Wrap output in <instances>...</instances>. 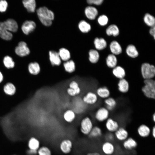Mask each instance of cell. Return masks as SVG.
<instances>
[{"instance_id":"22","label":"cell","mask_w":155,"mask_h":155,"mask_svg":"<svg viewBox=\"0 0 155 155\" xmlns=\"http://www.w3.org/2000/svg\"><path fill=\"white\" fill-rule=\"evenodd\" d=\"M28 149L37 150L40 147V142L37 138L32 137L28 140Z\"/></svg>"},{"instance_id":"38","label":"cell","mask_w":155,"mask_h":155,"mask_svg":"<svg viewBox=\"0 0 155 155\" xmlns=\"http://www.w3.org/2000/svg\"><path fill=\"white\" fill-rule=\"evenodd\" d=\"M78 27L80 31L83 33H87L91 29L90 24L85 20L81 21L79 23Z\"/></svg>"},{"instance_id":"41","label":"cell","mask_w":155,"mask_h":155,"mask_svg":"<svg viewBox=\"0 0 155 155\" xmlns=\"http://www.w3.org/2000/svg\"><path fill=\"white\" fill-rule=\"evenodd\" d=\"M69 88H72L75 91L76 95L79 94L81 92V89L78 82L73 80L69 84Z\"/></svg>"},{"instance_id":"30","label":"cell","mask_w":155,"mask_h":155,"mask_svg":"<svg viewBox=\"0 0 155 155\" xmlns=\"http://www.w3.org/2000/svg\"><path fill=\"white\" fill-rule=\"evenodd\" d=\"M94 44L96 49L98 50H102L105 49L107 46L106 40L102 38H96L94 40Z\"/></svg>"},{"instance_id":"16","label":"cell","mask_w":155,"mask_h":155,"mask_svg":"<svg viewBox=\"0 0 155 155\" xmlns=\"http://www.w3.org/2000/svg\"><path fill=\"white\" fill-rule=\"evenodd\" d=\"M49 60L53 66L60 65L61 62V59L58 53L54 51H51L49 53Z\"/></svg>"},{"instance_id":"40","label":"cell","mask_w":155,"mask_h":155,"mask_svg":"<svg viewBox=\"0 0 155 155\" xmlns=\"http://www.w3.org/2000/svg\"><path fill=\"white\" fill-rule=\"evenodd\" d=\"M37 155H53L50 148L46 146H40L37 150Z\"/></svg>"},{"instance_id":"5","label":"cell","mask_w":155,"mask_h":155,"mask_svg":"<svg viewBox=\"0 0 155 155\" xmlns=\"http://www.w3.org/2000/svg\"><path fill=\"white\" fill-rule=\"evenodd\" d=\"M73 147L72 141L68 138L64 139L60 142L59 148L60 152L65 155L70 154L71 152Z\"/></svg>"},{"instance_id":"32","label":"cell","mask_w":155,"mask_h":155,"mask_svg":"<svg viewBox=\"0 0 155 155\" xmlns=\"http://www.w3.org/2000/svg\"><path fill=\"white\" fill-rule=\"evenodd\" d=\"M4 93L7 95L12 96L15 93L16 88L15 86L12 83L9 82L6 84L3 88Z\"/></svg>"},{"instance_id":"33","label":"cell","mask_w":155,"mask_h":155,"mask_svg":"<svg viewBox=\"0 0 155 155\" xmlns=\"http://www.w3.org/2000/svg\"><path fill=\"white\" fill-rule=\"evenodd\" d=\"M89 60L92 63H96L98 61L100 57L98 51L94 49H91L89 52Z\"/></svg>"},{"instance_id":"36","label":"cell","mask_w":155,"mask_h":155,"mask_svg":"<svg viewBox=\"0 0 155 155\" xmlns=\"http://www.w3.org/2000/svg\"><path fill=\"white\" fill-rule=\"evenodd\" d=\"M58 53L61 60L63 61H67L70 58V53L69 50L66 48H61Z\"/></svg>"},{"instance_id":"44","label":"cell","mask_w":155,"mask_h":155,"mask_svg":"<svg viewBox=\"0 0 155 155\" xmlns=\"http://www.w3.org/2000/svg\"><path fill=\"white\" fill-rule=\"evenodd\" d=\"M105 141L113 142L115 139L114 133L108 132L104 135Z\"/></svg>"},{"instance_id":"47","label":"cell","mask_w":155,"mask_h":155,"mask_svg":"<svg viewBox=\"0 0 155 155\" xmlns=\"http://www.w3.org/2000/svg\"><path fill=\"white\" fill-rule=\"evenodd\" d=\"M27 155H37V150L28 149L26 151Z\"/></svg>"},{"instance_id":"46","label":"cell","mask_w":155,"mask_h":155,"mask_svg":"<svg viewBox=\"0 0 155 155\" xmlns=\"http://www.w3.org/2000/svg\"><path fill=\"white\" fill-rule=\"evenodd\" d=\"M67 92L68 94L70 96H75L76 95L74 90L69 87L67 89Z\"/></svg>"},{"instance_id":"3","label":"cell","mask_w":155,"mask_h":155,"mask_svg":"<svg viewBox=\"0 0 155 155\" xmlns=\"http://www.w3.org/2000/svg\"><path fill=\"white\" fill-rule=\"evenodd\" d=\"M141 72L144 80L153 79L155 76V66L148 63H144L141 66Z\"/></svg>"},{"instance_id":"49","label":"cell","mask_w":155,"mask_h":155,"mask_svg":"<svg viewBox=\"0 0 155 155\" xmlns=\"http://www.w3.org/2000/svg\"><path fill=\"white\" fill-rule=\"evenodd\" d=\"M86 155H101L97 151H93L89 152L86 154Z\"/></svg>"},{"instance_id":"13","label":"cell","mask_w":155,"mask_h":155,"mask_svg":"<svg viewBox=\"0 0 155 155\" xmlns=\"http://www.w3.org/2000/svg\"><path fill=\"white\" fill-rule=\"evenodd\" d=\"M136 140L131 137H129L123 142V148L127 151H132L135 149L137 146Z\"/></svg>"},{"instance_id":"25","label":"cell","mask_w":155,"mask_h":155,"mask_svg":"<svg viewBox=\"0 0 155 155\" xmlns=\"http://www.w3.org/2000/svg\"><path fill=\"white\" fill-rule=\"evenodd\" d=\"M97 96L102 98L106 99L109 97L110 92L109 90L105 86L100 87L96 91Z\"/></svg>"},{"instance_id":"20","label":"cell","mask_w":155,"mask_h":155,"mask_svg":"<svg viewBox=\"0 0 155 155\" xmlns=\"http://www.w3.org/2000/svg\"><path fill=\"white\" fill-rule=\"evenodd\" d=\"M102 131L100 127L94 126L88 136L90 139H96L101 137L102 135Z\"/></svg>"},{"instance_id":"27","label":"cell","mask_w":155,"mask_h":155,"mask_svg":"<svg viewBox=\"0 0 155 155\" xmlns=\"http://www.w3.org/2000/svg\"><path fill=\"white\" fill-rule=\"evenodd\" d=\"M117 59L115 55L110 54L106 58V64L109 68H113L117 66Z\"/></svg>"},{"instance_id":"42","label":"cell","mask_w":155,"mask_h":155,"mask_svg":"<svg viewBox=\"0 0 155 155\" xmlns=\"http://www.w3.org/2000/svg\"><path fill=\"white\" fill-rule=\"evenodd\" d=\"M98 22L99 24L102 26H105L107 24L108 22L107 16L105 15H102L98 17Z\"/></svg>"},{"instance_id":"14","label":"cell","mask_w":155,"mask_h":155,"mask_svg":"<svg viewBox=\"0 0 155 155\" xmlns=\"http://www.w3.org/2000/svg\"><path fill=\"white\" fill-rule=\"evenodd\" d=\"M36 27V24L33 21L26 20L22 24L21 29L23 33L28 35L35 29Z\"/></svg>"},{"instance_id":"15","label":"cell","mask_w":155,"mask_h":155,"mask_svg":"<svg viewBox=\"0 0 155 155\" xmlns=\"http://www.w3.org/2000/svg\"><path fill=\"white\" fill-rule=\"evenodd\" d=\"M83 101L86 104L92 105L95 104L98 100L96 94L92 92H89L83 98Z\"/></svg>"},{"instance_id":"4","label":"cell","mask_w":155,"mask_h":155,"mask_svg":"<svg viewBox=\"0 0 155 155\" xmlns=\"http://www.w3.org/2000/svg\"><path fill=\"white\" fill-rule=\"evenodd\" d=\"M94 126L93 123L91 118L86 116L82 119L80 122V131L82 135L88 136Z\"/></svg>"},{"instance_id":"11","label":"cell","mask_w":155,"mask_h":155,"mask_svg":"<svg viewBox=\"0 0 155 155\" xmlns=\"http://www.w3.org/2000/svg\"><path fill=\"white\" fill-rule=\"evenodd\" d=\"M12 37V34L9 32L4 22H0V37L6 40H10Z\"/></svg>"},{"instance_id":"7","label":"cell","mask_w":155,"mask_h":155,"mask_svg":"<svg viewBox=\"0 0 155 155\" xmlns=\"http://www.w3.org/2000/svg\"><path fill=\"white\" fill-rule=\"evenodd\" d=\"M15 52L17 55L21 57L26 56L30 53V49L26 43L24 41H21L18 43L15 48Z\"/></svg>"},{"instance_id":"35","label":"cell","mask_w":155,"mask_h":155,"mask_svg":"<svg viewBox=\"0 0 155 155\" xmlns=\"http://www.w3.org/2000/svg\"><path fill=\"white\" fill-rule=\"evenodd\" d=\"M104 102L106 105V108L109 111L113 110L117 104L115 100L111 97H109L105 99Z\"/></svg>"},{"instance_id":"8","label":"cell","mask_w":155,"mask_h":155,"mask_svg":"<svg viewBox=\"0 0 155 155\" xmlns=\"http://www.w3.org/2000/svg\"><path fill=\"white\" fill-rule=\"evenodd\" d=\"M105 126L108 132L113 133H114L120 127L117 121L109 117L105 121Z\"/></svg>"},{"instance_id":"45","label":"cell","mask_w":155,"mask_h":155,"mask_svg":"<svg viewBox=\"0 0 155 155\" xmlns=\"http://www.w3.org/2000/svg\"><path fill=\"white\" fill-rule=\"evenodd\" d=\"M103 1V0H88L87 2L89 4H94L99 5L102 4Z\"/></svg>"},{"instance_id":"39","label":"cell","mask_w":155,"mask_h":155,"mask_svg":"<svg viewBox=\"0 0 155 155\" xmlns=\"http://www.w3.org/2000/svg\"><path fill=\"white\" fill-rule=\"evenodd\" d=\"M144 20L148 26L151 27L155 26V18L150 14L148 13H146L144 18Z\"/></svg>"},{"instance_id":"37","label":"cell","mask_w":155,"mask_h":155,"mask_svg":"<svg viewBox=\"0 0 155 155\" xmlns=\"http://www.w3.org/2000/svg\"><path fill=\"white\" fill-rule=\"evenodd\" d=\"M3 62L4 66L7 69H12L15 66V63L12 58L8 55L4 57Z\"/></svg>"},{"instance_id":"31","label":"cell","mask_w":155,"mask_h":155,"mask_svg":"<svg viewBox=\"0 0 155 155\" xmlns=\"http://www.w3.org/2000/svg\"><path fill=\"white\" fill-rule=\"evenodd\" d=\"M126 53L127 55L132 58L137 57L139 55V53L135 46L130 44L128 45L126 49Z\"/></svg>"},{"instance_id":"26","label":"cell","mask_w":155,"mask_h":155,"mask_svg":"<svg viewBox=\"0 0 155 155\" xmlns=\"http://www.w3.org/2000/svg\"><path fill=\"white\" fill-rule=\"evenodd\" d=\"M24 6L29 12L35 11L36 7V2L34 0H24L22 1Z\"/></svg>"},{"instance_id":"10","label":"cell","mask_w":155,"mask_h":155,"mask_svg":"<svg viewBox=\"0 0 155 155\" xmlns=\"http://www.w3.org/2000/svg\"><path fill=\"white\" fill-rule=\"evenodd\" d=\"M114 134L115 138L121 142H123L129 137L128 131L123 127H120Z\"/></svg>"},{"instance_id":"21","label":"cell","mask_w":155,"mask_h":155,"mask_svg":"<svg viewBox=\"0 0 155 155\" xmlns=\"http://www.w3.org/2000/svg\"><path fill=\"white\" fill-rule=\"evenodd\" d=\"M112 72L116 78L119 80L125 78L126 75L124 69L120 66H117L113 68Z\"/></svg>"},{"instance_id":"19","label":"cell","mask_w":155,"mask_h":155,"mask_svg":"<svg viewBox=\"0 0 155 155\" xmlns=\"http://www.w3.org/2000/svg\"><path fill=\"white\" fill-rule=\"evenodd\" d=\"M76 115L75 113L71 109H68L65 111L63 115V119L66 123H71L75 120Z\"/></svg>"},{"instance_id":"28","label":"cell","mask_w":155,"mask_h":155,"mask_svg":"<svg viewBox=\"0 0 155 155\" xmlns=\"http://www.w3.org/2000/svg\"><path fill=\"white\" fill-rule=\"evenodd\" d=\"M63 66L65 71L68 73H72L75 71V64L72 60L65 61L63 64Z\"/></svg>"},{"instance_id":"52","label":"cell","mask_w":155,"mask_h":155,"mask_svg":"<svg viewBox=\"0 0 155 155\" xmlns=\"http://www.w3.org/2000/svg\"><path fill=\"white\" fill-rule=\"evenodd\" d=\"M152 119L154 122H155V113H154L152 116Z\"/></svg>"},{"instance_id":"24","label":"cell","mask_w":155,"mask_h":155,"mask_svg":"<svg viewBox=\"0 0 155 155\" xmlns=\"http://www.w3.org/2000/svg\"><path fill=\"white\" fill-rule=\"evenodd\" d=\"M110 48L112 54L115 55L120 54L122 52L121 45L117 41L115 40H113L111 42Z\"/></svg>"},{"instance_id":"2","label":"cell","mask_w":155,"mask_h":155,"mask_svg":"<svg viewBox=\"0 0 155 155\" xmlns=\"http://www.w3.org/2000/svg\"><path fill=\"white\" fill-rule=\"evenodd\" d=\"M144 85L142 90L147 98L154 99L155 98V81L153 79L144 80Z\"/></svg>"},{"instance_id":"43","label":"cell","mask_w":155,"mask_h":155,"mask_svg":"<svg viewBox=\"0 0 155 155\" xmlns=\"http://www.w3.org/2000/svg\"><path fill=\"white\" fill-rule=\"evenodd\" d=\"M8 6L7 2L5 0H0V12L5 11Z\"/></svg>"},{"instance_id":"12","label":"cell","mask_w":155,"mask_h":155,"mask_svg":"<svg viewBox=\"0 0 155 155\" xmlns=\"http://www.w3.org/2000/svg\"><path fill=\"white\" fill-rule=\"evenodd\" d=\"M137 133L140 137L145 138L148 137L151 133V129L146 124L140 125L137 129Z\"/></svg>"},{"instance_id":"6","label":"cell","mask_w":155,"mask_h":155,"mask_svg":"<svg viewBox=\"0 0 155 155\" xmlns=\"http://www.w3.org/2000/svg\"><path fill=\"white\" fill-rule=\"evenodd\" d=\"M109 111L104 107L99 108L96 111L94 115L96 120L99 122L105 121L109 118Z\"/></svg>"},{"instance_id":"29","label":"cell","mask_w":155,"mask_h":155,"mask_svg":"<svg viewBox=\"0 0 155 155\" xmlns=\"http://www.w3.org/2000/svg\"><path fill=\"white\" fill-rule=\"evenodd\" d=\"M4 22L8 28L10 32H15L18 30V25L16 21L14 20L9 19Z\"/></svg>"},{"instance_id":"23","label":"cell","mask_w":155,"mask_h":155,"mask_svg":"<svg viewBox=\"0 0 155 155\" xmlns=\"http://www.w3.org/2000/svg\"><path fill=\"white\" fill-rule=\"evenodd\" d=\"M117 85L118 90L121 93H127L129 90V82L125 78L120 79Z\"/></svg>"},{"instance_id":"51","label":"cell","mask_w":155,"mask_h":155,"mask_svg":"<svg viewBox=\"0 0 155 155\" xmlns=\"http://www.w3.org/2000/svg\"><path fill=\"white\" fill-rule=\"evenodd\" d=\"M3 75L1 72L0 71V83L2 82L3 80Z\"/></svg>"},{"instance_id":"53","label":"cell","mask_w":155,"mask_h":155,"mask_svg":"<svg viewBox=\"0 0 155 155\" xmlns=\"http://www.w3.org/2000/svg\"><path fill=\"white\" fill-rule=\"evenodd\" d=\"M16 155V154H13V155Z\"/></svg>"},{"instance_id":"50","label":"cell","mask_w":155,"mask_h":155,"mask_svg":"<svg viewBox=\"0 0 155 155\" xmlns=\"http://www.w3.org/2000/svg\"><path fill=\"white\" fill-rule=\"evenodd\" d=\"M151 133L152 137L155 138V126L154 125L151 129Z\"/></svg>"},{"instance_id":"48","label":"cell","mask_w":155,"mask_h":155,"mask_svg":"<svg viewBox=\"0 0 155 155\" xmlns=\"http://www.w3.org/2000/svg\"><path fill=\"white\" fill-rule=\"evenodd\" d=\"M149 32L150 34L152 35L154 38V39H155V26L151 27L150 29Z\"/></svg>"},{"instance_id":"17","label":"cell","mask_w":155,"mask_h":155,"mask_svg":"<svg viewBox=\"0 0 155 155\" xmlns=\"http://www.w3.org/2000/svg\"><path fill=\"white\" fill-rule=\"evenodd\" d=\"M84 12L87 18L90 20L94 19L98 13L97 9L94 7L91 6L86 7L85 9Z\"/></svg>"},{"instance_id":"34","label":"cell","mask_w":155,"mask_h":155,"mask_svg":"<svg viewBox=\"0 0 155 155\" xmlns=\"http://www.w3.org/2000/svg\"><path fill=\"white\" fill-rule=\"evenodd\" d=\"M106 33L108 36L113 35L114 36H118L119 33V29L116 25L113 24L109 26L106 30Z\"/></svg>"},{"instance_id":"18","label":"cell","mask_w":155,"mask_h":155,"mask_svg":"<svg viewBox=\"0 0 155 155\" xmlns=\"http://www.w3.org/2000/svg\"><path fill=\"white\" fill-rule=\"evenodd\" d=\"M28 69L29 73L33 75H38L41 70L40 65L36 61L30 63L28 66Z\"/></svg>"},{"instance_id":"1","label":"cell","mask_w":155,"mask_h":155,"mask_svg":"<svg viewBox=\"0 0 155 155\" xmlns=\"http://www.w3.org/2000/svg\"><path fill=\"white\" fill-rule=\"evenodd\" d=\"M36 12L39 19L43 25L46 26L51 25L54 18V14L52 11L46 7H42L38 8Z\"/></svg>"},{"instance_id":"9","label":"cell","mask_w":155,"mask_h":155,"mask_svg":"<svg viewBox=\"0 0 155 155\" xmlns=\"http://www.w3.org/2000/svg\"><path fill=\"white\" fill-rule=\"evenodd\" d=\"M101 150L105 155H113L115 151V147L113 142L105 141L101 145Z\"/></svg>"}]
</instances>
